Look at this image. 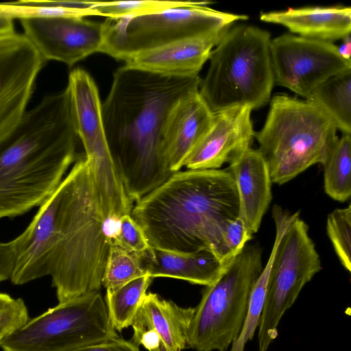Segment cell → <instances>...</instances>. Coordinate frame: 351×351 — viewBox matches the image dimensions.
Here are the masks:
<instances>
[{
  "instance_id": "19",
  "label": "cell",
  "mask_w": 351,
  "mask_h": 351,
  "mask_svg": "<svg viewBox=\"0 0 351 351\" xmlns=\"http://www.w3.org/2000/svg\"><path fill=\"white\" fill-rule=\"evenodd\" d=\"M222 36L193 38L136 53L125 65L167 76L198 75Z\"/></svg>"
},
{
  "instance_id": "21",
  "label": "cell",
  "mask_w": 351,
  "mask_h": 351,
  "mask_svg": "<svg viewBox=\"0 0 351 351\" xmlns=\"http://www.w3.org/2000/svg\"><path fill=\"white\" fill-rule=\"evenodd\" d=\"M138 256L152 278H172L205 287L213 284L227 266L208 252L179 253L151 246Z\"/></svg>"
},
{
  "instance_id": "24",
  "label": "cell",
  "mask_w": 351,
  "mask_h": 351,
  "mask_svg": "<svg viewBox=\"0 0 351 351\" xmlns=\"http://www.w3.org/2000/svg\"><path fill=\"white\" fill-rule=\"evenodd\" d=\"M322 165L326 193L337 202L348 200L351 195V134H342L337 138Z\"/></svg>"
},
{
  "instance_id": "13",
  "label": "cell",
  "mask_w": 351,
  "mask_h": 351,
  "mask_svg": "<svg viewBox=\"0 0 351 351\" xmlns=\"http://www.w3.org/2000/svg\"><path fill=\"white\" fill-rule=\"evenodd\" d=\"M45 60L19 33L0 36V144L17 127L25 113L36 77Z\"/></svg>"
},
{
  "instance_id": "2",
  "label": "cell",
  "mask_w": 351,
  "mask_h": 351,
  "mask_svg": "<svg viewBox=\"0 0 351 351\" xmlns=\"http://www.w3.org/2000/svg\"><path fill=\"white\" fill-rule=\"evenodd\" d=\"M199 75L173 77L126 65L118 69L101 104L106 138L130 199L137 202L172 173L162 149V130L174 104L199 90Z\"/></svg>"
},
{
  "instance_id": "6",
  "label": "cell",
  "mask_w": 351,
  "mask_h": 351,
  "mask_svg": "<svg viewBox=\"0 0 351 351\" xmlns=\"http://www.w3.org/2000/svg\"><path fill=\"white\" fill-rule=\"evenodd\" d=\"M337 130L333 121L307 99L275 95L262 129L254 135L272 183L285 184L312 165H322L338 137Z\"/></svg>"
},
{
  "instance_id": "32",
  "label": "cell",
  "mask_w": 351,
  "mask_h": 351,
  "mask_svg": "<svg viewBox=\"0 0 351 351\" xmlns=\"http://www.w3.org/2000/svg\"><path fill=\"white\" fill-rule=\"evenodd\" d=\"M252 235L240 217L229 219L222 234L223 263L228 264L239 254L252 239Z\"/></svg>"
},
{
  "instance_id": "20",
  "label": "cell",
  "mask_w": 351,
  "mask_h": 351,
  "mask_svg": "<svg viewBox=\"0 0 351 351\" xmlns=\"http://www.w3.org/2000/svg\"><path fill=\"white\" fill-rule=\"evenodd\" d=\"M263 21L281 25L298 36L331 42L350 35L351 8L312 6L261 12Z\"/></svg>"
},
{
  "instance_id": "15",
  "label": "cell",
  "mask_w": 351,
  "mask_h": 351,
  "mask_svg": "<svg viewBox=\"0 0 351 351\" xmlns=\"http://www.w3.org/2000/svg\"><path fill=\"white\" fill-rule=\"evenodd\" d=\"M252 109L237 106L213 113L212 125L185 159L189 170L220 169L251 147L255 132L251 119Z\"/></svg>"
},
{
  "instance_id": "16",
  "label": "cell",
  "mask_w": 351,
  "mask_h": 351,
  "mask_svg": "<svg viewBox=\"0 0 351 351\" xmlns=\"http://www.w3.org/2000/svg\"><path fill=\"white\" fill-rule=\"evenodd\" d=\"M194 307L183 308L156 293H147L132 324V341L148 351H182L187 348Z\"/></svg>"
},
{
  "instance_id": "8",
  "label": "cell",
  "mask_w": 351,
  "mask_h": 351,
  "mask_svg": "<svg viewBox=\"0 0 351 351\" xmlns=\"http://www.w3.org/2000/svg\"><path fill=\"white\" fill-rule=\"evenodd\" d=\"M209 1L190 4L158 12L106 19L101 53L125 61L130 56L182 40L222 36L232 25L247 19L245 14L219 11Z\"/></svg>"
},
{
  "instance_id": "23",
  "label": "cell",
  "mask_w": 351,
  "mask_h": 351,
  "mask_svg": "<svg viewBox=\"0 0 351 351\" xmlns=\"http://www.w3.org/2000/svg\"><path fill=\"white\" fill-rule=\"evenodd\" d=\"M274 221L276 235L269 256L252 289L243 328L239 337L230 346V351H244L246 344L253 339L256 330L258 327L265 304L271 264L280 239L290 224V221L282 216L276 217Z\"/></svg>"
},
{
  "instance_id": "18",
  "label": "cell",
  "mask_w": 351,
  "mask_h": 351,
  "mask_svg": "<svg viewBox=\"0 0 351 351\" xmlns=\"http://www.w3.org/2000/svg\"><path fill=\"white\" fill-rule=\"evenodd\" d=\"M227 168L237 190L239 217L254 234L258 232L272 199L268 166L259 152L250 147Z\"/></svg>"
},
{
  "instance_id": "31",
  "label": "cell",
  "mask_w": 351,
  "mask_h": 351,
  "mask_svg": "<svg viewBox=\"0 0 351 351\" xmlns=\"http://www.w3.org/2000/svg\"><path fill=\"white\" fill-rule=\"evenodd\" d=\"M112 243L138 256L151 247L143 229L131 215H125L119 219Z\"/></svg>"
},
{
  "instance_id": "28",
  "label": "cell",
  "mask_w": 351,
  "mask_h": 351,
  "mask_svg": "<svg viewBox=\"0 0 351 351\" xmlns=\"http://www.w3.org/2000/svg\"><path fill=\"white\" fill-rule=\"evenodd\" d=\"M191 1H93L90 9L95 16L110 19L145 15L176 7L189 5Z\"/></svg>"
},
{
  "instance_id": "22",
  "label": "cell",
  "mask_w": 351,
  "mask_h": 351,
  "mask_svg": "<svg viewBox=\"0 0 351 351\" xmlns=\"http://www.w3.org/2000/svg\"><path fill=\"white\" fill-rule=\"evenodd\" d=\"M305 99L325 113L342 134H351V69L332 76Z\"/></svg>"
},
{
  "instance_id": "9",
  "label": "cell",
  "mask_w": 351,
  "mask_h": 351,
  "mask_svg": "<svg viewBox=\"0 0 351 351\" xmlns=\"http://www.w3.org/2000/svg\"><path fill=\"white\" fill-rule=\"evenodd\" d=\"M117 337L99 291L59 302L29 319L0 347L3 351H73Z\"/></svg>"
},
{
  "instance_id": "12",
  "label": "cell",
  "mask_w": 351,
  "mask_h": 351,
  "mask_svg": "<svg viewBox=\"0 0 351 351\" xmlns=\"http://www.w3.org/2000/svg\"><path fill=\"white\" fill-rule=\"evenodd\" d=\"M274 82L306 99L332 76L351 69L333 43L285 34L271 39Z\"/></svg>"
},
{
  "instance_id": "30",
  "label": "cell",
  "mask_w": 351,
  "mask_h": 351,
  "mask_svg": "<svg viewBox=\"0 0 351 351\" xmlns=\"http://www.w3.org/2000/svg\"><path fill=\"white\" fill-rule=\"evenodd\" d=\"M29 319L28 310L23 299L0 293V345Z\"/></svg>"
},
{
  "instance_id": "4",
  "label": "cell",
  "mask_w": 351,
  "mask_h": 351,
  "mask_svg": "<svg viewBox=\"0 0 351 351\" xmlns=\"http://www.w3.org/2000/svg\"><path fill=\"white\" fill-rule=\"evenodd\" d=\"M239 211L237 187L228 168L187 169L172 173L136 202L131 216L152 247L208 252L223 263V228Z\"/></svg>"
},
{
  "instance_id": "7",
  "label": "cell",
  "mask_w": 351,
  "mask_h": 351,
  "mask_svg": "<svg viewBox=\"0 0 351 351\" xmlns=\"http://www.w3.org/2000/svg\"><path fill=\"white\" fill-rule=\"evenodd\" d=\"M262 269L261 247L247 244L204 289L189 326L187 348L227 351L241 331L250 293Z\"/></svg>"
},
{
  "instance_id": "29",
  "label": "cell",
  "mask_w": 351,
  "mask_h": 351,
  "mask_svg": "<svg viewBox=\"0 0 351 351\" xmlns=\"http://www.w3.org/2000/svg\"><path fill=\"white\" fill-rule=\"evenodd\" d=\"M326 231L342 266L351 271V206L336 208L327 217Z\"/></svg>"
},
{
  "instance_id": "27",
  "label": "cell",
  "mask_w": 351,
  "mask_h": 351,
  "mask_svg": "<svg viewBox=\"0 0 351 351\" xmlns=\"http://www.w3.org/2000/svg\"><path fill=\"white\" fill-rule=\"evenodd\" d=\"M146 275L139 256L112 243L102 280L106 291H112Z\"/></svg>"
},
{
  "instance_id": "3",
  "label": "cell",
  "mask_w": 351,
  "mask_h": 351,
  "mask_svg": "<svg viewBox=\"0 0 351 351\" xmlns=\"http://www.w3.org/2000/svg\"><path fill=\"white\" fill-rule=\"evenodd\" d=\"M78 136L67 87L45 95L0 144V219L40 207L77 160Z\"/></svg>"
},
{
  "instance_id": "10",
  "label": "cell",
  "mask_w": 351,
  "mask_h": 351,
  "mask_svg": "<svg viewBox=\"0 0 351 351\" xmlns=\"http://www.w3.org/2000/svg\"><path fill=\"white\" fill-rule=\"evenodd\" d=\"M66 87L77 134L93 171L102 213L107 221L117 222L122 216L131 215L134 202L126 193L110 152L97 86L86 71L76 68L70 72Z\"/></svg>"
},
{
  "instance_id": "35",
  "label": "cell",
  "mask_w": 351,
  "mask_h": 351,
  "mask_svg": "<svg viewBox=\"0 0 351 351\" xmlns=\"http://www.w3.org/2000/svg\"><path fill=\"white\" fill-rule=\"evenodd\" d=\"M14 19L10 16L0 11V36H7L15 33Z\"/></svg>"
},
{
  "instance_id": "25",
  "label": "cell",
  "mask_w": 351,
  "mask_h": 351,
  "mask_svg": "<svg viewBox=\"0 0 351 351\" xmlns=\"http://www.w3.org/2000/svg\"><path fill=\"white\" fill-rule=\"evenodd\" d=\"M152 278L146 274L112 291H106L105 303L112 326L121 332L132 325Z\"/></svg>"
},
{
  "instance_id": "36",
  "label": "cell",
  "mask_w": 351,
  "mask_h": 351,
  "mask_svg": "<svg viewBox=\"0 0 351 351\" xmlns=\"http://www.w3.org/2000/svg\"><path fill=\"white\" fill-rule=\"evenodd\" d=\"M337 51L339 54L343 59L351 61V37L348 35L342 39L341 45L337 47Z\"/></svg>"
},
{
  "instance_id": "14",
  "label": "cell",
  "mask_w": 351,
  "mask_h": 351,
  "mask_svg": "<svg viewBox=\"0 0 351 351\" xmlns=\"http://www.w3.org/2000/svg\"><path fill=\"white\" fill-rule=\"evenodd\" d=\"M24 35L47 60L72 66L88 56L100 52L106 22L79 16L24 18L20 19Z\"/></svg>"
},
{
  "instance_id": "26",
  "label": "cell",
  "mask_w": 351,
  "mask_h": 351,
  "mask_svg": "<svg viewBox=\"0 0 351 351\" xmlns=\"http://www.w3.org/2000/svg\"><path fill=\"white\" fill-rule=\"evenodd\" d=\"M93 3L77 1H20L1 3L0 11L13 19L31 17H86L94 15L90 9Z\"/></svg>"
},
{
  "instance_id": "17",
  "label": "cell",
  "mask_w": 351,
  "mask_h": 351,
  "mask_svg": "<svg viewBox=\"0 0 351 351\" xmlns=\"http://www.w3.org/2000/svg\"><path fill=\"white\" fill-rule=\"evenodd\" d=\"M213 113L199 90L181 97L170 110L162 130V149L169 170L178 171L209 130Z\"/></svg>"
},
{
  "instance_id": "11",
  "label": "cell",
  "mask_w": 351,
  "mask_h": 351,
  "mask_svg": "<svg viewBox=\"0 0 351 351\" xmlns=\"http://www.w3.org/2000/svg\"><path fill=\"white\" fill-rule=\"evenodd\" d=\"M321 269V260L308 226L299 215L281 237L271 264L258 327V351H267L278 336V326L283 315L304 285Z\"/></svg>"
},
{
  "instance_id": "5",
  "label": "cell",
  "mask_w": 351,
  "mask_h": 351,
  "mask_svg": "<svg viewBox=\"0 0 351 351\" xmlns=\"http://www.w3.org/2000/svg\"><path fill=\"white\" fill-rule=\"evenodd\" d=\"M269 32L246 24L230 27L211 51L199 93L213 113L267 104L275 84Z\"/></svg>"
},
{
  "instance_id": "33",
  "label": "cell",
  "mask_w": 351,
  "mask_h": 351,
  "mask_svg": "<svg viewBox=\"0 0 351 351\" xmlns=\"http://www.w3.org/2000/svg\"><path fill=\"white\" fill-rule=\"evenodd\" d=\"M73 351H140L139 346L132 340L119 337L98 341Z\"/></svg>"
},
{
  "instance_id": "1",
  "label": "cell",
  "mask_w": 351,
  "mask_h": 351,
  "mask_svg": "<svg viewBox=\"0 0 351 351\" xmlns=\"http://www.w3.org/2000/svg\"><path fill=\"white\" fill-rule=\"evenodd\" d=\"M114 232L102 213L91 167L81 155L12 241L10 280L21 285L50 276L59 302L99 292Z\"/></svg>"
},
{
  "instance_id": "34",
  "label": "cell",
  "mask_w": 351,
  "mask_h": 351,
  "mask_svg": "<svg viewBox=\"0 0 351 351\" xmlns=\"http://www.w3.org/2000/svg\"><path fill=\"white\" fill-rule=\"evenodd\" d=\"M14 261L12 241L0 242V283L10 279Z\"/></svg>"
}]
</instances>
